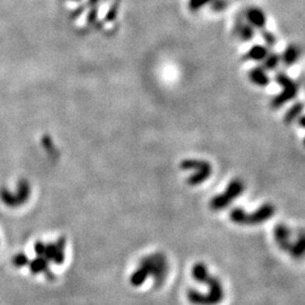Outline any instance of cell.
Instances as JSON below:
<instances>
[{
  "instance_id": "obj_1",
  "label": "cell",
  "mask_w": 305,
  "mask_h": 305,
  "mask_svg": "<svg viewBox=\"0 0 305 305\" xmlns=\"http://www.w3.org/2000/svg\"><path fill=\"white\" fill-rule=\"evenodd\" d=\"M201 284H206L209 287V292L207 294H202L197 292L195 289H190L188 292L189 302L193 305H217L223 301L224 297V289H223L222 283L217 277H214L208 274L202 279Z\"/></svg>"
},
{
  "instance_id": "obj_2",
  "label": "cell",
  "mask_w": 305,
  "mask_h": 305,
  "mask_svg": "<svg viewBox=\"0 0 305 305\" xmlns=\"http://www.w3.org/2000/svg\"><path fill=\"white\" fill-rule=\"evenodd\" d=\"M275 212L276 208L274 205L265 203V205L258 208L253 214H246L241 208H234L230 212V219L237 225H258L270 220Z\"/></svg>"
},
{
  "instance_id": "obj_3",
  "label": "cell",
  "mask_w": 305,
  "mask_h": 305,
  "mask_svg": "<svg viewBox=\"0 0 305 305\" xmlns=\"http://www.w3.org/2000/svg\"><path fill=\"white\" fill-rule=\"evenodd\" d=\"M65 248L66 240L64 237H60L55 243L46 244L43 242H36V244L34 245V251L37 255L43 256L49 264L52 261L56 265H62L65 260Z\"/></svg>"
},
{
  "instance_id": "obj_4",
  "label": "cell",
  "mask_w": 305,
  "mask_h": 305,
  "mask_svg": "<svg viewBox=\"0 0 305 305\" xmlns=\"http://www.w3.org/2000/svg\"><path fill=\"white\" fill-rule=\"evenodd\" d=\"M14 189H2L0 191V198L4 203L8 207H18L24 205L27 201L31 195V187L27 180H19Z\"/></svg>"
},
{
  "instance_id": "obj_5",
  "label": "cell",
  "mask_w": 305,
  "mask_h": 305,
  "mask_svg": "<svg viewBox=\"0 0 305 305\" xmlns=\"http://www.w3.org/2000/svg\"><path fill=\"white\" fill-rule=\"evenodd\" d=\"M244 190L243 182L239 179H234L230 182V185L227 186L226 191L223 192L222 195L214 197L209 202V207L211 210L219 211L225 209L226 207L231 205V202H233L237 197L242 195V192Z\"/></svg>"
},
{
  "instance_id": "obj_6",
  "label": "cell",
  "mask_w": 305,
  "mask_h": 305,
  "mask_svg": "<svg viewBox=\"0 0 305 305\" xmlns=\"http://www.w3.org/2000/svg\"><path fill=\"white\" fill-rule=\"evenodd\" d=\"M276 81L283 86V92L279 95L275 96L273 102H271V106L274 109H278L285 103L296 98L298 93V85L296 81H294L290 77L284 74V72H278L276 75Z\"/></svg>"
},
{
  "instance_id": "obj_7",
  "label": "cell",
  "mask_w": 305,
  "mask_h": 305,
  "mask_svg": "<svg viewBox=\"0 0 305 305\" xmlns=\"http://www.w3.org/2000/svg\"><path fill=\"white\" fill-rule=\"evenodd\" d=\"M182 169H195V174L188 179V183L190 186H199L205 182L208 178L211 176V165L206 161L200 159H185L181 163Z\"/></svg>"
},
{
  "instance_id": "obj_8",
  "label": "cell",
  "mask_w": 305,
  "mask_h": 305,
  "mask_svg": "<svg viewBox=\"0 0 305 305\" xmlns=\"http://www.w3.org/2000/svg\"><path fill=\"white\" fill-rule=\"evenodd\" d=\"M148 271L149 275H153L156 278V282L159 283L164 279L167 271V265L165 256L161 253H156L151 256H146L140 260V265Z\"/></svg>"
},
{
  "instance_id": "obj_9",
  "label": "cell",
  "mask_w": 305,
  "mask_h": 305,
  "mask_svg": "<svg viewBox=\"0 0 305 305\" xmlns=\"http://www.w3.org/2000/svg\"><path fill=\"white\" fill-rule=\"evenodd\" d=\"M275 240L277 244L285 251H289V230L283 224H279L275 227Z\"/></svg>"
},
{
  "instance_id": "obj_10",
  "label": "cell",
  "mask_w": 305,
  "mask_h": 305,
  "mask_svg": "<svg viewBox=\"0 0 305 305\" xmlns=\"http://www.w3.org/2000/svg\"><path fill=\"white\" fill-rule=\"evenodd\" d=\"M246 19L252 27L263 28L266 25V15L261 9L253 7L250 8L246 13Z\"/></svg>"
},
{
  "instance_id": "obj_11",
  "label": "cell",
  "mask_w": 305,
  "mask_h": 305,
  "mask_svg": "<svg viewBox=\"0 0 305 305\" xmlns=\"http://www.w3.org/2000/svg\"><path fill=\"white\" fill-rule=\"evenodd\" d=\"M249 79L251 83L258 86H267L270 83L269 76L266 74L264 68L255 67L249 71Z\"/></svg>"
},
{
  "instance_id": "obj_12",
  "label": "cell",
  "mask_w": 305,
  "mask_h": 305,
  "mask_svg": "<svg viewBox=\"0 0 305 305\" xmlns=\"http://www.w3.org/2000/svg\"><path fill=\"white\" fill-rule=\"evenodd\" d=\"M267 55H268L267 48L264 47V46L255 45V46H253L252 48H251V49L248 52H246L244 59L260 61V60H264L265 58L267 57Z\"/></svg>"
},
{
  "instance_id": "obj_13",
  "label": "cell",
  "mask_w": 305,
  "mask_h": 305,
  "mask_svg": "<svg viewBox=\"0 0 305 305\" xmlns=\"http://www.w3.org/2000/svg\"><path fill=\"white\" fill-rule=\"evenodd\" d=\"M299 57V50L297 47L289 46L286 50L284 51L282 56V60L286 66H292L297 61Z\"/></svg>"
},
{
  "instance_id": "obj_14",
  "label": "cell",
  "mask_w": 305,
  "mask_h": 305,
  "mask_svg": "<svg viewBox=\"0 0 305 305\" xmlns=\"http://www.w3.org/2000/svg\"><path fill=\"white\" fill-rule=\"evenodd\" d=\"M148 276H149L148 271L144 267H142V266H139V268L136 270L135 273L132 275V277H130V284H132L135 287L142 286V285L146 282Z\"/></svg>"
},
{
  "instance_id": "obj_15",
  "label": "cell",
  "mask_w": 305,
  "mask_h": 305,
  "mask_svg": "<svg viewBox=\"0 0 305 305\" xmlns=\"http://www.w3.org/2000/svg\"><path fill=\"white\" fill-rule=\"evenodd\" d=\"M236 31H237V34L240 35V37L244 41L252 40L254 36V30H253V27L250 25V24L239 23L236 25Z\"/></svg>"
},
{
  "instance_id": "obj_16",
  "label": "cell",
  "mask_w": 305,
  "mask_h": 305,
  "mask_svg": "<svg viewBox=\"0 0 305 305\" xmlns=\"http://www.w3.org/2000/svg\"><path fill=\"white\" fill-rule=\"evenodd\" d=\"M303 103H301V102H298V103L294 104L292 108H290L286 113H285V118H284V121L285 123H292L293 121L296 120L299 115H301L302 111H303Z\"/></svg>"
},
{
  "instance_id": "obj_17",
  "label": "cell",
  "mask_w": 305,
  "mask_h": 305,
  "mask_svg": "<svg viewBox=\"0 0 305 305\" xmlns=\"http://www.w3.org/2000/svg\"><path fill=\"white\" fill-rule=\"evenodd\" d=\"M289 252L295 258H302L304 254V236L301 235L299 236V240L296 242V243L290 245Z\"/></svg>"
},
{
  "instance_id": "obj_18",
  "label": "cell",
  "mask_w": 305,
  "mask_h": 305,
  "mask_svg": "<svg viewBox=\"0 0 305 305\" xmlns=\"http://www.w3.org/2000/svg\"><path fill=\"white\" fill-rule=\"evenodd\" d=\"M265 68L268 70H274L277 68L280 61V57L276 53H268L267 57L265 58Z\"/></svg>"
},
{
  "instance_id": "obj_19",
  "label": "cell",
  "mask_w": 305,
  "mask_h": 305,
  "mask_svg": "<svg viewBox=\"0 0 305 305\" xmlns=\"http://www.w3.org/2000/svg\"><path fill=\"white\" fill-rule=\"evenodd\" d=\"M210 2L211 0H189V8L192 12H197L205 6V5L210 4Z\"/></svg>"
},
{
  "instance_id": "obj_20",
  "label": "cell",
  "mask_w": 305,
  "mask_h": 305,
  "mask_svg": "<svg viewBox=\"0 0 305 305\" xmlns=\"http://www.w3.org/2000/svg\"><path fill=\"white\" fill-rule=\"evenodd\" d=\"M263 37L265 42L267 43L268 47H273L275 43H276V37L273 33H270L268 31H264L263 32Z\"/></svg>"
},
{
  "instance_id": "obj_21",
  "label": "cell",
  "mask_w": 305,
  "mask_h": 305,
  "mask_svg": "<svg viewBox=\"0 0 305 305\" xmlns=\"http://www.w3.org/2000/svg\"><path fill=\"white\" fill-rule=\"evenodd\" d=\"M211 7L215 12H222L224 11L226 7L225 0H211Z\"/></svg>"
}]
</instances>
